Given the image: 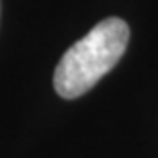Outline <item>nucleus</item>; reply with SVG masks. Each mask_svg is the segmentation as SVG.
I'll return each instance as SVG.
<instances>
[{"label":"nucleus","mask_w":158,"mask_h":158,"mask_svg":"<svg viewBox=\"0 0 158 158\" xmlns=\"http://www.w3.org/2000/svg\"><path fill=\"white\" fill-rule=\"evenodd\" d=\"M129 27L123 19L109 17L66 49L53 72V88L62 99H78L115 68L125 53Z\"/></svg>","instance_id":"nucleus-1"}]
</instances>
